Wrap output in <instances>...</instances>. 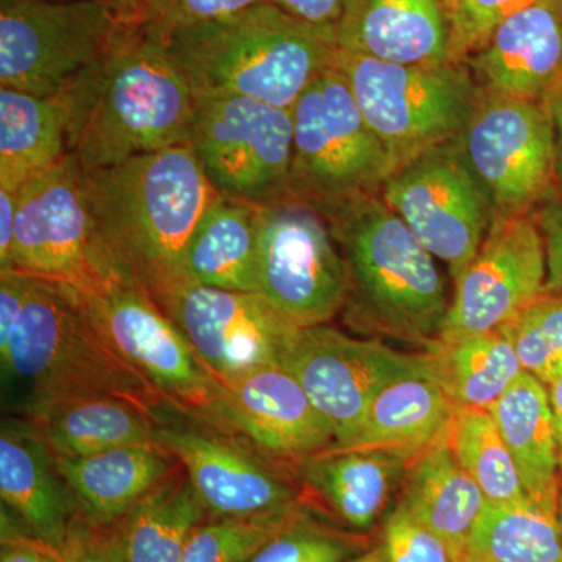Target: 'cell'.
Returning a JSON list of instances; mask_svg holds the SVG:
<instances>
[{
  "label": "cell",
  "instance_id": "cell-39",
  "mask_svg": "<svg viewBox=\"0 0 562 562\" xmlns=\"http://www.w3.org/2000/svg\"><path fill=\"white\" fill-rule=\"evenodd\" d=\"M376 547L384 562H454L447 543L398 502L384 517Z\"/></svg>",
  "mask_w": 562,
  "mask_h": 562
},
{
  "label": "cell",
  "instance_id": "cell-41",
  "mask_svg": "<svg viewBox=\"0 0 562 562\" xmlns=\"http://www.w3.org/2000/svg\"><path fill=\"white\" fill-rule=\"evenodd\" d=\"M262 2L271 0H169L161 16L149 29L158 35H165L173 29L217 20Z\"/></svg>",
  "mask_w": 562,
  "mask_h": 562
},
{
  "label": "cell",
  "instance_id": "cell-20",
  "mask_svg": "<svg viewBox=\"0 0 562 562\" xmlns=\"http://www.w3.org/2000/svg\"><path fill=\"white\" fill-rule=\"evenodd\" d=\"M480 90L543 101L562 79V0H536L465 60Z\"/></svg>",
  "mask_w": 562,
  "mask_h": 562
},
{
  "label": "cell",
  "instance_id": "cell-23",
  "mask_svg": "<svg viewBox=\"0 0 562 562\" xmlns=\"http://www.w3.org/2000/svg\"><path fill=\"white\" fill-rule=\"evenodd\" d=\"M412 461L383 452L325 450L301 462L302 482L349 531L364 535L387 516Z\"/></svg>",
  "mask_w": 562,
  "mask_h": 562
},
{
  "label": "cell",
  "instance_id": "cell-19",
  "mask_svg": "<svg viewBox=\"0 0 562 562\" xmlns=\"http://www.w3.org/2000/svg\"><path fill=\"white\" fill-rule=\"evenodd\" d=\"M225 387L233 435L262 452L301 464L335 443L330 425L283 366L254 369Z\"/></svg>",
  "mask_w": 562,
  "mask_h": 562
},
{
  "label": "cell",
  "instance_id": "cell-51",
  "mask_svg": "<svg viewBox=\"0 0 562 562\" xmlns=\"http://www.w3.org/2000/svg\"><path fill=\"white\" fill-rule=\"evenodd\" d=\"M560 464H561V472H562V453H560Z\"/></svg>",
  "mask_w": 562,
  "mask_h": 562
},
{
  "label": "cell",
  "instance_id": "cell-43",
  "mask_svg": "<svg viewBox=\"0 0 562 562\" xmlns=\"http://www.w3.org/2000/svg\"><path fill=\"white\" fill-rule=\"evenodd\" d=\"M0 562H63L60 550L47 546L27 530L11 524L10 514L2 509V547Z\"/></svg>",
  "mask_w": 562,
  "mask_h": 562
},
{
  "label": "cell",
  "instance_id": "cell-46",
  "mask_svg": "<svg viewBox=\"0 0 562 562\" xmlns=\"http://www.w3.org/2000/svg\"><path fill=\"white\" fill-rule=\"evenodd\" d=\"M18 192L0 190V272L11 271Z\"/></svg>",
  "mask_w": 562,
  "mask_h": 562
},
{
  "label": "cell",
  "instance_id": "cell-25",
  "mask_svg": "<svg viewBox=\"0 0 562 562\" xmlns=\"http://www.w3.org/2000/svg\"><path fill=\"white\" fill-rule=\"evenodd\" d=\"M77 513L95 527H114L154 487L172 475L168 452L132 446L90 457H55Z\"/></svg>",
  "mask_w": 562,
  "mask_h": 562
},
{
  "label": "cell",
  "instance_id": "cell-11",
  "mask_svg": "<svg viewBox=\"0 0 562 562\" xmlns=\"http://www.w3.org/2000/svg\"><path fill=\"white\" fill-rule=\"evenodd\" d=\"M260 294L297 327L328 324L346 308L349 276L330 224L297 199L260 205Z\"/></svg>",
  "mask_w": 562,
  "mask_h": 562
},
{
  "label": "cell",
  "instance_id": "cell-27",
  "mask_svg": "<svg viewBox=\"0 0 562 562\" xmlns=\"http://www.w3.org/2000/svg\"><path fill=\"white\" fill-rule=\"evenodd\" d=\"M398 503L447 543L454 562H461L487 501L443 438L412 461Z\"/></svg>",
  "mask_w": 562,
  "mask_h": 562
},
{
  "label": "cell",
  "instance_id": "cell-13",
  "mask_svg": "<svg viewBox=\"0 0 562 562\" xmlns=\"http://www.w3.org/2000/svg\"><path fill=\"white\" fill-rule=\"evenodd\" d=\"M116 31L101 0H0V88L60 94Z\"/></svg>",
  "mask_w": 562,
  "mask_h": 562
},
{
  "label": "cell",
  "instance_id": "cell-33",
  "mask_svg": "<svg viewBox=\"0 0 562 562\" xmlns=\"http://www.w3.org/2000/svg\"><path fill=\"white\" fill-rule=\"evenodd\" d=\"M461 562H562L557 517L531 502H487Z\"/></svg>",
  "mask_w": 562,
  "mask_h": 562
},
{
  "label": "cell",
  "instance_id": "cell-2",
  "mask_svg": "<svg viewBox=\"0 0 562 562\" xmlns=\"http://www.w3.org/2000/svg\"><path fill=\"white\" fill-rule=\"evenodd\" d=\"M24 276V301L0 346L7 401L25 416L80 397L124 398L155 419L172 406L95 327L83 295L69 284Z\"/></svg>",
  "mask_w": 562,
  "mask_h": 562
},
{
  "label": "cell",
  "instance_id": "cell-6",
  "mask_svg": "<svg viewBox=\"0 0 562 562\" xmlns=\"http://www.w3.org/2000/svg\"><path fill=\"white\" fill-rule=\"evenodd\" d=\"M291 113L290 198L327 220L351 202L380 195L394 168L338 69L312 81Z\"/></svg>",
  "mask_w": 562,
  "mask_h": 562
},
{
  "label": "cell",
  "instance_id": "cell-29",
  "mask_svg": "<svg viewBox=\"0 0 562 562\" xmlns=\"http://www.w3.org/2000/svg\"><path fill=\"white\" fill-rule=\"evenodd\" d=\"M27 420L38 428L55 457H90L120 447L158 446V419L124 398H72Z\"/></svg>",
  "mask_w": 562,
  "mask_h": 562
},
{
  "label": "cell",
  "instance_id": "cell-44",
  "mask_svg": "<svg viewBox=\"0 0 562 562\" xmlns=\"http://www.w3.org/2000/svg\"><path fill=\"white\" fill-rule=\"evenodd\" d=\"M271 2L306 24L335 31L349 0H271Z\"/></svg>",
  "mask_w": 562,
  "mask_h": 562
},
{
  "label": "cell",
  "instance_id": "cell-24",
  "mask_svg": "<svg viewBox=\"0 0 562 562\" xmlns=\"http://www.w3.org/2000/svg\"><path fill=\"white\" fill-rule=\"evenodd\" d=\"M457 406L431 373L395 380L375 398L349 443L333 452H383L416 460L441 442Z\"/></svg>",
  "mask_w": 562,
  "mask_h": 562
},
{
  "label": "cell",
  "instance_id": "cell-1",
  "mask_svg": "<svg viewBox=\"0 0 562 562\" xmlns=\"http://www.w3.org/2000/svg\"><path fill=\"white\" fill-rule=\"evenodd\" d=\"M60 95L68 154L85 172L187 144L198 103L161 36L120 25Z\"/></svg>",
  "mask_w": 562,
  "mask_h": 562
},
{
  "label": "cell",
  "instance_id": "cell-8",
  "mask_svg": "<svg viewBox=\"0 0 562 562\" xmlns=\"http://www.w3.org/2000/svg\"><path fill=\"white\" fill-rule=\"evenodd\" d=\"M11 271L81 292L136 283L106 241L87 177L69 154L18 192Z\"/></svg>",
  "mask_w": 562,
  "mask_h": 562
},
{
  "label": "cell",
  "instance_id": "cell-48",
  "mask_svg": "<svg viewBox=\"0 0 562 562\" xmlns=\"http://www.w3.org/2000/svg\"><path fill=\"white\" fill-rule=\"evenodd\" d=\"M549 390L550 406H552L554 428H557L558 443H560V453H562V379L550 383Z\"/></svg>",
  "mask_w": 562,
  "mask_h": 562
},
{
  "label": "cell",
  "instance_id": "cell-32",
  "mask_svg": "<svg viewBox=\"0 0 562 562\" xmlns=\"http://www.w3.org/2000/svg\"><path fill=\"white\" fill-rule=\"evenodd\" d=\"M205 516L190 479L172 473L116 524L125 562H180Z\"/></svg>",
  "mask_w": 562,
  "mask_h": 562
},
{
  "label": "cell",
  "instance_id": "cell-18",
  "mask_svg": "<svg viewBox=\"0 0 562 562\" xmlns=\"http://www.w3.org/2000/svg\"><path fill=\"white\" fill-rule=\"evenodd\" d=\"M157 442L183 465L213 517L260 516L299 503L286 480L220 435L158 424Z\"/></svg>",
  "mask_w": 562,
  "mask_h": 562
},
{
  "label": "cell",
  "instance_id": "cell-47",
  "mask_svg": "<svg viewBox=\"0 0 562 562\" xmlns=\"http://www.w3.org/2000/svg\"><path fill=\"white\" fill-rule=\"evenodd\" d=\"M550 122H552L554 147V191L562 195V79L550 90L543 99Z\"/></svg>",
  "mask_w": 562,
  "mask_h": 562
},
{
  "label": "cell",
  "instance_id": "cell-14",
  "mask_svg": "<svg viewBox=\"0 0 562 562\" xmlns=\"http://www.w3.org/2000/svg\"><path fill=\"white\" fill-rule=\"evenodd\" d=\"M460 140L495 217L530 216L557 194L552 122L543 101L482 91Z\"/></svg>",
  "mask_w": 562,
  "mask_h": 562
},
{
  "label": "cell",
  "instance_id": "cell-4",
  "mask_svg": "<svg viewBox=\"0 0 562 562\" xmlns=\"http://www.w3.org/2000/svg\"><path fill=\"white\" fill-rule=\"evenodd\" d=\"M160 36L195 101L249 98L291 110L312 81L335 68L338 54L335 31L272 2Z\"/></svg>",
  "mask_w": 562,
  "mask_h": 562
},
{
  "label": "cell",
  "instance_id": "cell-34",
  "mask_svg": "<svg viewBox=\"0 0 562 562\" xmlns=\"http://www.w3.org/2000/svg\"><path fill=\"white\" fill-rule=\"evenodd\" d=\"M446 439L454 458L479 484L487 502L495 505L531 502L490 412L457 408Z\"/></svg>",
  "mask_w": 562,
  "mask_h": 562
},
{
  "label": "cell",
  "instance_id": "cell-7",
  "mask_svg": "<svg viewBox=\"0 0 562 562\" xmlns=\"http://www.w3.org/2000/svg\"><path fill=\"white\" fill-rule=\"evenodd\" d=\"M335 68L382 140L394 171L457 139L482 92L465 61L397 65L338 49Z\"/></svg>",
  "mask_w": 562,
  "mask_h": 562
},
{
  "label": "cell",
  "instance_id": "cell-28",
  "mask_svg": "<svg viewBox=\"0 0 562 562\" xmlns=\"http://www.w3.org/2000/svg\"><path fill=\"white\" fill-rule=\"evenodd\" d=\"M260 205L220 198L203 214L187 251L192 284L214 290L260 292Z\"/></svg>",
  "mask_w": 562,
  "mask_h": 562
},
{
  "label": "cell",
  "instance_id": "cell-17",
  "mask_svg": "<svg viewBox=\"0 0 562 562\" xmlns=\"http://www.w3.org/2000/svg\"><path fill=\"white\" fill-rule=\"evenodd\" d=\"M547 260L532 214L495 217L473 260L454 280L442 341L498 330L546 292Z\"/></svg>",
  "mask_w": 562,
  "mask_h": 562
},
{
  "label": "cell",
  "instance_id": "cell-42",
  "mask_svg": "<svg viewBox=\"0 0 562 562\" xmlns=\"http://www.w3.org/2000/svg\"><path fill=\"white\" fill-rule=\"evenodd\" d=\"M542 235L547 260L546 292H562V195H553L532 213Z\"/></svg>",
  "mask_w": 562,
  "mask_h": 562
},
{
  "label": "cell",
  "instance_id": "cell-38",
  "mask_svg": "<svg viewBox=\"0 0 562 562\" xmlns=\"http://www.w3.org/2000/svg\"><path fill=\"white\" fill-rule=\"evenodd\" d=\"M532 2L536 0H449L446 10L452 61H465L483 49L503 22Z\"/></svg>",
  "mask_w": 562,
  "mask_h": 562
},
{
  "label": "cell",
  "instance_id": "cell-52",
  "mask_svg": "<svg viewBox=\"0 0 562 562\" xmlns=\"http://www.w3.org/2000/svg\"><path fill=\"white\" fill-rule=\"evenodd\" d=\"M54 2H66V0H54Z\"/></svg>",
  "mask_w": 562,
  "mask_h": 562
},
{
  "label": "cell",
  "instance_id": "cell-12",
  "mask_svg": "<svg viewBox=\"0 0 562 562\" xmlns=\"http://www.w3.org/2000/svg\"><path fill=\"white\" fill-rule=\"evenodd\" d=\"M292 113L249 98L195 103L190 144L222 198L266 205L290 198Z\"/></svg>",
  "mask_w": 562,
  "mask_h": 562
},
{
  "label": "cell",
  "instance_id": "cell-35",
  "mask_svg": "<svg viewBox=\"0 0 562 562\" xmlns=\"http://www.w3.org/2000/svg\"><path fill=\"white\" fill-rule=\"evenodd\" d=\"M305 512L301 503L260 516L214 517L192 531L180 562H246Z\"/></svg>",
  "mask_w": 562,
  "mask_h": 562
},
{
  "label": "cell",
  "instance_id": "cell-36",
  "mask_svg": "<svg viewBox=\"0 0 562 562\" xmlns=\"http://www.w3.org/2000/svg\"><path fill=\"white\" fill-rule=\"evenodd\" d=\"M502 328L525 372L546 386L562 379V292H543Z\"/></svg>",
  "mask_w": 562,
  "mask_h": 562
},
{
  "label": "cell",
  "instance_id": "cell-50",
  "mask_svg": "<svg viewBox=\"0 0 562 562\" xmlns=\"http://www.w3.org/2000/svg\"><path fill=\"white\" fill-rule=\"evenodd\" d=\"M557 522H558V527H560V531L562 535V484H561V491H560V501H558Z\"/></svg>",
  "mask_w": 562,
  "mask_h": 562
},
{
  "label": "cell",
  "instance_id": "cell-45",
  "mask_svg": "<svg viewBox=\"0 0 562 562\" xmlns=\"http://www.w3.org/2000/svg\"><path fill=\"white\" fill-rule=\"evenodd\" d=\"M120 27H149L161 16L169 0H101Z\"/></svg>",
  "mask_w": 562,
  "mask_h": 562
},
{
  "label": "cell",
  "instance_id": "cell-53",
  "mask_svg": "<svg viewBox=\"0 0 562 562\" xmlns=\"http://www.w3.org/2000/svg\"><path fill=\"white\" fill-rule=\"evenodd\" d=\"M442 2H443V5H446V3L449 2V0H442Z\"/></svg>",
  "mask_w": 562,
  "mask_h": 562
},
{
  "label": "cell",
  "instance_id": "cell-22",
  "mask_svg": "<svg viewBox=\"0 0 562 562\" xmlns=\"http://www.w3.org/2000/svg\"><path fill=\"white\" fill-rule=\"evenodd\" d=\"M335 41L347 54L397 65L452 61L442 0H349Z\"/></svg>",
  "mask_w": 562,
  "mask_h": 562
},
{
  "label": "cell",
  "instance_id": "cell-26",
  "mask_svg": "<svg viewBox=\"0 0 562 562\" xmlns=\"http://www.w3.org/2000/svg\"><path fill=\"white\" fill-rule=\"evenodd\" d=\"M490 413L519 469L528 498L557 517L560 443L546 384L531 373H520Z\"/></svg>",
  "mask_w": 562,
  "mask_h": 562
},
{
  "label": "cell",
  "instance_id": "cell-37",
  "mask_svg": "<svg viewBox=\"0 0 562 562\" xmlns=\"http://www.w3.org/2000/svg\"><path fill=\"white\" fill-rule=\"evenodd\" d=\"M364 549L361 535L322 525L305 509L246 562H349Z\"/></svg>",
  "mask_w": 562,
  "mask_h": 562
},
{
  "label": "cell",
  "instance_id": "cell-40",
  "mask_svg": "<svg viewBox=\"0 0 562 562\" xmlns=\"http://www.w3.org/2000/svg\"><path fill=\"white\" fill-rule=\"evenodd\" d=\"M63 562H125L116 525L95 527L77 517L61 550Z\"/></svg>",
  "mask_w": 562,
  "mask_h": 562
},
{
  "label": "cell",
  "instance_id": "cell-10",
  "mask_svg": "<svg viewBox=\"0 0 562 562\" xmlns=\"http://www.w3.org/2000/svg\"><path fill=\"white\" fill-rule=\"evenodd\" d=\"M384 203L453 281L480 250L495 220L490 194L465 160L460 136L406 162L384 181Z\"/></svg>",
  "mask_w": 562,
  "mask_h": 562
},
{
  "label": "cell",
  "instance_id": "cell-16",
  "mask_svg": "<svg viewBox=\"0 0 562 562\" xmlns=\"http://www.w3.org/2000/svg\"><path fill=\"white\" fill-rule=\"evenodd\" d=\"M158 306L224 384L254 369L281 366L301 331L260 292L191 283Z\"/></svg>",
  "mask_w": 562,
  "mask_h": 562
},
{
  "label": "cell",
  "instance_id": "cell-21",
  "mask_svg": "<svg viewBox=\"0 0 562 562\" xmlns=\"http://www.w3.org/2000/svg\"><path fill=\"white\" fill-rule=\"evenodd\" d=\"M0 497L24 530L61 552L79 513L49 443L31 420L2 422Z\"/></svg>",
  "mask_w": 562,
  "mask_h": 562
},
{
  "label": "cell",
  "instance_id": "cell-3",
  "mask_svg": "<svg viewBox=\"0 0 562 562\" xmlns=\"http://www.w3.org/2000/svg\"><path fill=\"white\" fill-rule=\"evenodd\" d=\"M85 177L106 241L154 302L158 305L191 284L188 246L220 194L190 144L139 155Z\"/></svg>",
  "mask_w": 562,
  "mask_h": 562
},
{
  "label": "cell",
  "instance_id": "cell-15",
  "mask_svg": "<svg viewBox=\"0 0 562 562\" xmlns=\"http://www.w3.org/2000/svg\"><path fill=\"white\" fill-rule=\"evenodd\" d=\"M330 425L338 449L350 442L373 398L392 382L430 373L427 355L395 350L380 338H353L330 325L301 328L281 362Z\"/></svg>",
  "mask_w": 562,
  "mask_h": 562
},
{
  "label": "cell",
  "instance_id": "cell-9",
  "mask_svg": "<svg viewBox=\"0 0 562 562\" xmlns=\"http://www.w3.org/2000/svg\"><path fill=\"white\" fill-rule=\"evenodd\" d=\"M81 295L95 327L173 412L201 422L217 435L233 436L227 387L138 283Z\"/></svg>",
  "mask_w": 562,
  "mask_h": 562
},
{
  "label": "cell",
  "instance_id": "cell-49",
  "mask_svg": "<svg viewBox=\"0 0 562 562\" xmlns=\"http://www.w3.org/2000/svg\"><path fill=\"white\" fill-rule=\"evenodd\" d=\"M349 562H384V560L379 547H373V549H369L368 552L360 554V557L353 558V560Z\"/></svg>",
  "mask_w": 562,
  "mask_h": 562
},
{
  "label": "cell",
  "instance_id": "cell-30",
  "mask_svg": "<svg viewBox=\"0 0 562 562\" xmlns=\"http://www.w3.org/2000/svg\"><path fill=\"white\" fill-rule=\"evenodd\" d=\"M68 155V114L50 98L0 88V190L20 192Z\"/></svg>",
  "mask_w": 562,
  "mask_h": 562
},
{
  "label": "cell",
  "instance_id": "cell-31",
  "mask_svg": "<svg viewBox=\"0 0 562 562\" xmlns=\"http://www.w3.org/2000/svg\"><path fill=\"white\" fill-rule=\"evenodd\" d=\"M424 351L432 379L457 408L490 412L525 372L503 328L452 341L436 339Z\"/></svg>",
  "mask_w": 562,
  "mask_h": 562
},
{
  "label": "cell",
  "instance_id": "cell-5",
  "mask_svg": "<svg viewBox=\"0 0 562 562\" xmlns=\"http://www.w3.org/2000/svg\"><path fill=\"white\" fill-rule=\"evenodd\" d=\"M327 221L349 276L344 312L351 327L427 350L450 305L436 258L382 195L351 202Z\"/></svg>",
  "mask_w": 562,
  "mask_h": 562
}]
</instances>
